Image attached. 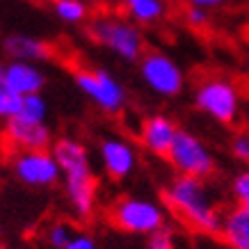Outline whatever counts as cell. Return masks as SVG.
Returning a JSON list of instances; mask_svg holds the SVG:
<instances>
[{
  "instance_id": "obj_24",
  "label": "cell",
  "mask_w": 249,
  "mask_h": 249,
  "mask_svg": "<svg viewBox=\"0 0 249 249\" xmlns=\"http://www.w3.org/2000/svg\"><path fill=\"white\" fill-rule=\"evenodd\" d=\"M185 21H188L192 28H204V25H208V12L201 7H190L188 12H185Z\"/></svg>"
},
{
  "instance_id": "obj_27",
  "label": "cell",
  "mask_w": 249,
  "mask_h": 249,
  "mask_svg": "<svg viewBox=\"0 0 249 249\" xmlns=\"http://www.w3.org/2000/svg\"><path fill=\"white\" fill-rule=\"evenodd\" d=\"M35 2H41V5H55V2H60V0H35Z\"/></svg>"
},
{
  "instance_id": "obj_9",
  "label": "cell",
  "mask_w": 249,
  "mask_h": 249,
  "mask_svg": "<svg viewBox=\"0 0 249 249\" xmlns=\"http://www.w3.org/2000/svg\"><path fill=\"white\" fill-rule=\"evenodd\" d=\"M140 73L144 83L160 96H176L183 89V73L178 64L158 51L144 53L140 60Z\"/></svg>"
},
{
  "instance_id": "obj_10",
  "label": "cell",
  "mask_w": 249,
  "mask_h": 249,
  "mask_svg": "<svg viewBox=\"0 0 249 249\" xmlns=\"http://www.w3.org/2000/svg\"><path fill=\"white\" fill-rule=\"evenodd\" d=\"M2 137L12 153H25V151H48L51 144V128L46 124H35V121H25L21 117L5 121Z\"/></svg>"
},
{
  "instance_id": "obj_16",
  "label": "cell",
  "mask_w": 249,
  "mask_h": 249,
  "mask_svg": "<svg viewBox=\"0 0 249 249\" xmlns=\"http://www.w3.org/2000/svg\"><path fill=\"white\" fill-rule=\"evenodd\" d=\"M126 14L137 23H156L165 16V2L162 0H121Z\"/></svg>"
},
{
  "instance_id": "obj_2",
  "label": "cell",
  "mask_w": 249,
  "mask_h": 249,
  "mask_svg": "<svg viewBox=\"0 0 249 249\" xmlns=\"http://www.w3.org/2000/svg\"><path fill=\"white\" fill-rule=\"evenodd\" d=\"M51 151L64 174L67 199L73 213L80 219L91 217L96 204V178L91 172L87 149L73 137H60L57 142H53Z\"/></svg>"
},
{
  "instance_id": "obj_13",
  "label": "cell",
  "mask_w": 249,
  "mask_h": 249,
  "mask_svg": "<svg viewBox=\"0 0 249 249\" xmlns=\"http://www.w3.org/2000/svg\"><path fill=\"white\" fill-rule=\"evenodd\" d=\"M101 162L110 178L121 181L135 169L137 156L128 142H124L119 137H107L101 142Z\"/></svg>"
},
{
  "instance_id": "obj_22",
  "label": "cell",
  "mask_w": 249,
  "mask_h": 249,
  "mask_svg": "<svg viewBox=\"0 0 249 249\" xmlns=\"http://www.w3.org/2000/svg\"><path fill=\"white\" fill-rule=\"evenodd\" d=\"M146 249H174V233L167 227L146 235Z\"/></svg>"
},
{
  "instance_id": "obj_7",
  "label": "cell",
  "mask_w": 249,
  "mask_h": 249,
  "mask_svg": "<svg viewBox=\"0 0 249 249\" xmlns=\"http://www.w3.org/2000/svg\"><path fill=\"white\" fill-rule=\"evenodd\" d=\"M195 103L201 112H206L215 121L231 124L238 117L240 98H238V91H235V87L229 80L208 78V80H204V83L196 87Z\"/></svg>"
},
{
  "instance_id": "obj_19",
  "label": "cell",
  "mask_w": 249,
  "mask_h": 249,
  "mask_svg": "<svg viewBox=\"0 0 249 249\" xmlns=\"http://www.w3.org/2000/svg\"><path fill=\"white\" fill-rule=\"evenodd\" d=\"M23 107V96L16 91L7 89V87H0V117L5 121L16 119L21 114Z\"/></svg>"
},
{
  "instance_id": "obj_5",
  "label": "cell",
  "mask_w": 249,
  "mask_h": 249,
  "mask_svg": "<svg viewBox=\"0 0 249 249\" xmlns=\"http://www.w3.org/2000/svg\"><path fill=\"white\" fill-rule=\"evenodd\" d=\"M110 219L121 231L140 235H151L153 231L165 227L162 208L158 204H153V201L135 199V196H126V199H119L117 204H112Z\"/></svg>"
},
{
  "instance_id": "obj_17",
  "label": "cell",
  "mask_w": 249,
  "mask_h": 249,
  "mask_svg": "<svg viewBox=\"0 0 249 249\" xmlns=\"http://www.w3.org/2000/svg\"><path fill=\"white\" fill-rule=\"evenodd\" d=\"M53 12L64 23H83L89 16V7L85 0H60L53 5Z\"/></svg>"
},
{
  "instance_id": "obj_26",
  "label": "cell",
  "mask_w": 249,
  "mask_h": 249,
  "mask_svg": "<svg viewBox=\"0 0 249 249\" xmlns=\"http://www.w3.org/2000/svg\"><path fill=\"white\" fill-rule=\"evenodd\" d=\"M190 7H201V9H208V7H215V5H222L224 0H188Z\"/></svg>"
},
{
  "instance_id": "obj_11",
  "label": "cell",
  "mask_w": 249,
  "mask_h": 249,
  "mask_svg": "<svg viewBox=\"0 0 249 249\" xmlns=\"http://www.w3.org/2000/svg\"><path fill=\"white\" fill-rule=\"evenodd\" d=\"M46 85V76L39 71L32 62H18L9 60L0 69V87L21 94V96H30L39 94Z\"/></svg>"
},
{
  "instance_id": "obj_6",
  "label": "cell",
  "mask_w": 249,
  "mask_h": 249,
  "mask_svg": "<svg viewBox=\"0 0 249 249\" xmlns=\"http://www.w3.org/2000/svg\"><path fill=\"white\" fill-rule=\"evenodd\" d=\"M169 165L181 174V176H195V178H206L215 169L211 151L204 146V142L188 130H178L174 140L172 149L167 153Z\"/></svg>"
},
{
  "instance_id": "obj_23",
  "label": "cell",
  "mask_w": 249,
  "mask_h": 249,
  "mask_svg": "<svg viewBox=\"0 0 249 249\" xmlns=\"http://www.w3.org/2000/svg\"><path fill=\"white\" fill-rule=\"evenodd\" d=\"M231 153L238 160H242V162H249V133L247 130H240V133L233 135V140H231Z\"/></svg>"
},
{
  "instance_id": "obj_4",
  "label": "cell",
  "mask_w": 249,
  "mask_h": 249,
  "mask_svg": "<svg viewBox=\"0 0 249 249\" xmlns=\"http://www.w3.org/2000/svg\"><path fill=\"white\" fill-rule=\"evenodd\" d=\"M73 80H76L78 89L87 98H91L94 106H98L103 112L119 114L126 106V89L121 87L117 78H112L103 69L78 67L73 71Z\"/></svg>"
},
{
  "instance_id": "obj_20",
  "label": "cell",
  "mask_w": 249,
  "mask_h": 249,
  "mask_svg": "<svg viewBox=\"0 0 249 249\" xmlns=\"http://www.w3.org/2000/svg\"><path fill=\"white\" fill-rule=\"evenodd\" d=\"M71 240H73V233H71V227L67 222H55L53 227H48V231H46V242L53 249H64Z\"/></svg>"
},
{
  "instance_id": "obj_14",
  "label": "cell",
  "mask_w": 249,
  "mask_h": 249,
  "mask_svg": "<svg viewBox=\"0 0 249 249\" xmlns=\"http://www.w3.org/2000/svg\"><path fill=\"white\" fill-rule=\"evenodd\" d=\"M2 51L9 60H18V62H44L53 55V48L41 41L37 37H30V35H21V32H14V35H7L5 41H2Z\"/></svg>"
},
{
  "instance_id": "obj_1",
  "label": "cell",
  "mask_w": 249,
  "mask_h": 249,
  "mask_svg": "<svg viewBox=\"0 0 249 249\" xmlns=\"http://www.w3.org/2000/svg\"><path fill=\"white\" fill-rule=\"evenodd\" d=\"M162 201L183 224L192 227L199 233L217 235L222 233V222L217 208L213 206L204 178L195 176H176L162 190Z\"/></svg>"
},
{
  "instance_id": "obj_21",
  "label": "cell",
  "mask_w": 249,
  "mask_h": 249,
  "mask_svg": "<svg viewBox=\"0 0 249 249\" xmlns=\"http://www.w3.org/2000/svg\"><path fill=\"white\" fill-rule=\"evenodd\" d=\"M233 196H235V201H238V206L249 213V169H245V172H240L235 176Z\"/></svg>"
},
{
  "instance_id": "obj_18",
  "label": "cell",
  "mask_w": 249,
  "mask_h": 249,
  "mask_svg": "<svg viewBox=\"0 0 249 249\" xmlns=\"http://www.w3.org/2000/svg\"><path fill=\"white\" fill-rule=\"evenodd\" d=\"M46 114H48V103L41 94H30V96H23V107H21V119L25 121H35V124H44Z\"/></svg>"
},
{
  "instance_id": "obj_28",
  "label": "cell",
  "mask_w": 249,
  "mask_h": 249,
  "mask_svg": "<svg viewBox=\"0 0 249 249\" xmlns=\"http://www.w3.org/2000/svg\"><path fill=\"white\" fill-rule=\"evenodd\" d=\"M85 2H103V0H85Z\"/></svg>"
},
{
  "instance_id": "obj_8",
  "label": "cell",
  "mask_w": 249,
  "mask_h": 249,
  "mask_svg": "<svg viewBox=\"0 0 249 249\" xmlns=\"http://www.w3.org/2000/svg\"><path fill=\"white\" fill-rule=\"evenodd\" d=\"M12 172L25 185L46 188V185L57 183L62 169L55 160L53 151H25L12 153Z\"/></svg>"
},
{
  "instance_id": "obj_15",
  "label": "cell",
  "mask_w": 249,
  "mask_h": 249,
  "mask_svg": "<svg viewBox=\"0 0 249 249\" xmlns=\"http://www.w3.org/2000/svg\"><path fill=\"white\" fill-rule=\"evenodd\" d=\"M219 235L231 249H249V213L240 206L231 208L224 215Z\"/></svg>"
},
{
  "instance_id": "obj_3",
  "label": "cell",
  "mask_w": 249,
  "mask_h": 249,
  "mask_svg": "<svg viewBox=\"0 0 249 249\" xmlns=\"http://www.w3.org/2000/svg\"><path fill=\"white\" fill-rule=\"evenodd\" d=\"M87 35L94 44L112 51L126 62H137L144 57V37L135 23L124 16L98 14L87 23Z\"/></svg>"
},
{
  "instance_id": "obj_12",
  "label": "cell",
  "mask_w": 249,
  "mask_h": 249,
  "mask_svg": "<svg viewBox=\"0 0 249 249\" xmlns=\"http://www.w3.org/2000/svg\"><path fill=\"white\" fill-rule=\"evenodd\" d=\"M176 135H178L176 124L165 114H151L140 126V142H142V146L146 151L156 153V156H165V158L169 149H172Z\"/></svg>"
},
{
  "instance_id": "obj_25",
  "label": "cell",
  "mask_w": 249,
  "mask_h": 249,
  "mask_svg": "<svg viewBox=\"0 0 249 249\" xmlns=\"http://www.w3.org/2000/svg\"><path fill=\"white\" fill-rule=\"evenodd\" d=\"M64 249H98V247H96V242L91 240L89 235L78 233V235H73V240L69 242Z\"/></svg>"
}]
</instances>
